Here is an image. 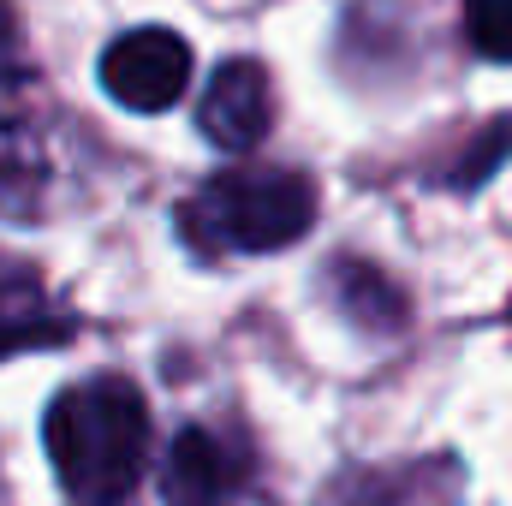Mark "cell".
<instances>
[{
    "instance_id": "6da1fadb",
    "label": "cell",
    "mask_w": 512,
    "mask_h": 506,
    "mask_svg": "<svg viewBox=\"0 0 512 506\" xmlns=\"http://www.w3.org/2000/svg\"><path fill=\"white\" fill-rule=\"evenodd\" d=\"M42 441L78 506H120L149 465V405L131 381L90 376L48 405Z\"/></svg>"
},
{
    "instance_id": "7a4b0ae2",
    "label": "cell",
    "mask_w": 512,
    "mask_h": 506,
    "mask_svg": "<svg viewBox=\"0 0 512 506\" xmlns=\"http://www.w3.org/2000/svg\"><path fill=\"white\" fill-rule=\"evenodd\" d=\"M179 221L209 251H286L316 221V179L292 167H233L215 173Z\"/></svg>"
},
{
    "instance_id": "3957f363",
    "label": "cell",
    "mask_w": 512,
    "mask_h": 506,
    "mask_svg": "<svg viewBox=\"0 0 512 506\" xmlns=\"http://www.w3.org/2000/svg\"><path fill=\"white\" fill-rule=\"evenodd\" d=\"M191 84V48L179 30H161V24H143L108 42L102 54V90L131 108V114H161L185 96Z\"/></svg>"
},
{
    "instance_id": "277c9868",
    "label": "cell",
    "mask_w": 512,
    "mask_h": 506,
    "mask_svg": "<svg viewBox=\"0 0 512 506\" xmlns=\"http://www.w3.org/2000/svg\"><path fill=\"white\" fill-rule=\"evenodd\" d=\"M239 483H245V453L221 429L185 423L173 435L167 465H161V501L167 506H227Z\"/></svg>"
},
{
    "instance_id": "5b68a950",
    "label": "cell",
    "mask_w": 512,
    "mask_h": 506,
    "mask_svg": "<svg viewBox=\"0 0 512 506\" xmlns=\"http://www.w3.org/2000/svg\"><path fill=\"white\" fill-rule=\"evenodd\" d=\"M197 126L209 131V143L245 155L256 149L268 126H274V84L256 60H227L215 78H209V96L197 108Z\"/></svg>"
},
{
    "instance_id": "8992f818",
    "label": "cell",
    "mask_w": 512,
    "mask_h": 506,
    "mask_svg": "<svg viewBox=\"0 0 512 506\" xmlns=\"http://www.w3.org/2000/svg\"><path fill=\"white\" fill-rule=\"evenodd\" d=\"M48 149L18 120H0V221H36L48 203Z\"/></svg>"
},
{
    "instance_id": "52a82bcc",
    "label": "cell",
    "mask_w": 512,
    "mask_h": 506,
    "mask_svg": "<svg viewBox=\"0 0 512 506\" xmlns=\"http://www.w3.org/2000/svg\"><path fill=\"white\" fill-rule=\"evenodd\" d=\"M42 340H66V322L48 310V298H42L30 268L0 262V352L42 346Z\"/></svg>"
},
{
    "instance_id": "ba28073f",
    "label": "cell",
    "mask_w": 512,
    "mask_h": 506,
    "mask_svg": "<svg viewBox=\"0 0 512 506\" xmlns=\"http://www.w3.org/2000/svg\"><path fill=\"white\" fill-rule=\"evenodd\" d=\"M328 280H334V292H340V304H346V316L358 328L393 334L405 322V298H399V286L387 280L382 268H370V262H334Z\"/></svg>"
},
{
    "instance_id": "9c48e42d",
    "label": "cell",
    "mask_w": 512,
    "mask_h": 506,
    "mask_svg": "<svg viewBox=\"0 0 512 506\" xmlns=\"http://www.w3.org/2000/svg\"><path fill=\"white\" fill-rule=\"evenodd\" d=\"M465 36L483 60L512 66V0H465Z\"/></svg>"
},
{
    "instance_id": "30bf717a",
    "label": "cell",
    "mask_w": 512,
    "mask_h": 506,
    "mask_svg": "<svg viewBox=\"0 0 512 506\" xmlns=\"http://www.w3.org/2000/svg\"><path fill=\"white\" fill-rule=\"evenodd\" d=\"M507 149H512V120H501V126H483L477 137H471V155L453 167V185H459V191L483 185V173H489V167H501V161H507Z\"/></svg>"
},
{
    "instance_id": "8fae6325",
    "label": "cell",
    "mask_w": 512,
    "mask_h": 506,
    "mask_svg": "<svg viewBox=\"0 0 512 506\" xmlns=\"http://www.w3.org/2000/svg\"><path fill=\"white\" fill-rule=\"evenodd\" d=\"M12 42H18V24H12V12H6V0H0V60L12 54Z\"/></svg>"
}]
</instances>
